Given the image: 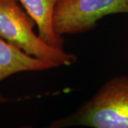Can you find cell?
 Instances as JSON below:
<instances>
[{
    "label": "cell",
    "mask_w": 128,
    "mask_h": 128,
    "mask_svg": "<svg viewBox=\"0 0 128 128\" xmlns=\"http://www.w3.org/2000/svg\"><path fill=\"white\" fill-rule=\"evenodd\" d=\"M57 68L52 63L37 58L15 47L0 36V82L24 71H41ZM7 99L0 95V103Z\"/></svg>",
    "instance_id": "obj_4"
},
{
    "label": "cell",
    "mask_w": 128,
    "mask_h": 128,
    "mask_svg": "<svg viewBox=\"0 0 128 128\" xmlns=\"http://www.w3.org/2000/svg\"><path fill=\"white\" fill-rule=\"evenodd\" d=\"M38 27V36L51 46L63 48V37L56 34L54 17L59 0H17Z\"/></svg>",
    "instance_id": "obj_5"
},
{
    "label": "cell",
    "mask_w": 128,
    "mask_h": 128,
    "mask_svg": "<svg viewBox=\"0 0 128 128\" xmlns=\"http://www.w3.org/2000/svg\"><path fill=\"white\" fill-rule=\"evenodd\" d=\"M128 14V0H59L56 6V34L75 35L89 32L110 14Z\"/></svg>",
    "instance_id": "obj_3"
},
{
    "label": "cell",
    "mask_w": 128,
    "mask_h": 128,
    "mask_svg": "<svg viewBox=\"0 0 128 128\" xmlns=\"http://www.w3.org/2000/svg\"><path fill=\"white\" fill-rule=\"evenodd\" d=\"M36 23L17 0H0V36L28 55L56 67L73 64L76 56L64 48L53 46L34 32Z\"/></svg>",
    "instance_id": "obj_2"
},
{
    "label": "cell",
    "mask_w": 128,
    "mask_h": 128,
    "mask_svg": "<svg viewBox=\"0 0 128 128\" xmlns=\"http://www.w3.org/2000/svg\"><path fill=\"white\" fill-rule=\"evenodd\" d=\"M71 126L128 128V76L110 79L73 113L49 125L51 128Z\"/></svg>",
    "instance_id": "obj_1"
}]
</instances>
